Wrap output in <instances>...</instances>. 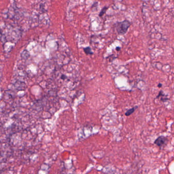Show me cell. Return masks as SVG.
I'll list each match as a JSON object with an SVG mask.
<instances>
[{"label":"cell","instance_id":"cell-1","mask_svg":"<svg viewBox=\"0 0 174 174\" xmlns=\"http://www.w3.org/2000/svg\"><path fill=\"white\" fill-rule=\"evenodd\" d=\"M130 26L131 22L128 20H125L122 22H118L116 25V30L119 35H123L127 32Z\"/></svg>","mask_w":174,"mask_h":174},{"label":"cell","instance_id":"cell-2","mask_svg":"<svg viewBox=\"0 0 174 174\" xmlns=\"http://www.w3.org/2000/svg\"><path fill=\"white\" fill-rule=\"evenodd\" d=\"M168 140L166 137L163 136H159L154 141V144L156 145L160 148H162L163 146H166L168 143Z\"/></svg>","mask_w":174,"mask_h":174},{"label":"cell","instance_id":"cell-3","mask_svg":"<svg viewBox=\"0 0 174 174\" xmlns=\"http://www.w3.org/2000/svg\"><path fill=\"white\" fill-rule=\"evenodd\" d=\"M137 107H138L137 106H135V107H133V108L129 109V110H127V112L125 113V115H126V116H130L131 114H132L133 113V112L135 111V110L137 108Z\"/></svg>","mask_w":174,"mask_h":174},{"label":"cell","instance_id":"cell-4","mask_svg":"<svg viewBox=\"0 0 174 174\" xmlns=\"http://www.w3.org/2000/svg\"><path fill=\"white\" fill-rule=\"evenodd\" d=\"M83 51L86 55H93L94 54L93 52L91 50V48L89 47H87L83 49Z\"/></svg>","mask_w":174,"mask_h":174},{"label":"cell","instance_id":"cell-5","mask_svg":"<svg viewBox=\"0 0 174 174\" xmlns=\"http://www.w3.org/2000/svg\"><path fill=\"white\" fill-rule=\"evenodd\" d=\"M108 9V7H104L102 8V9L101 10V11H100V13H99V16L102 17L104 15V14L106 13V11L107 10V9Z\"/></svg>","mask_w":174,"mask_h":174},{"label":"cell","instance_id":"cell-6","mask_svg":"<svg viewBox=\"0 0 174 174\" xmlns=\"http://www.w3.org/2000/svg\"><path fill=\"white\" fill-rule=\"evenodd\" d=\"M120 49H121L120 47H116V50H117V51H120Z\"/></svg>","mask_w":174,"mask_h":174},{"label":"cell","instance_id":"cell-7","mask_svg":"<svg viewBox=\"0 0 174 174\" xmlns=\"http://www.w3.org/2000/svg\"><path fill=\"white\" fill-rule=\"evenodd\" d=\"M161 86H162V84H160V83H159V85H158V87H161Z\"/></svg>","mask_w":174,"mask_h":174},{"label":"cell","instance_id":"cell-8","mask_svg":"<svg viewBox=\"0 0 174 174\" xmlns=\"http://www.w3.org/2000/svg\"><path fill=\"white\" fill-rule=\"evenodd\" d=\"M64 76V75H63L62 77H61V78L62 79H65V78H66V77H63Z\"/></svg>","mask_w":174,"mask_h":174}]
</instances>
